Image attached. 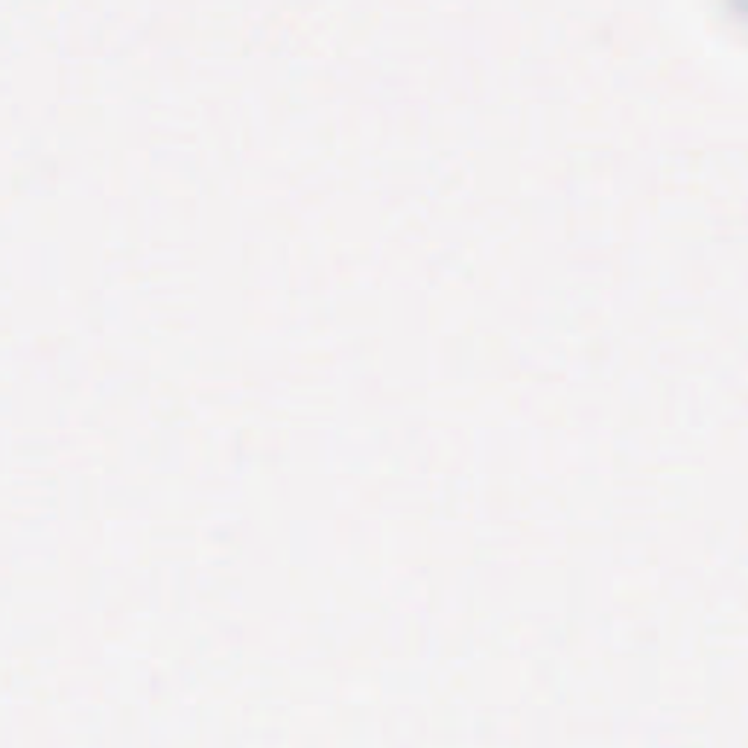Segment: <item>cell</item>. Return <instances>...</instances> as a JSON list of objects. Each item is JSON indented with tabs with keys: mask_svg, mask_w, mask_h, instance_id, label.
Here are the masks:
<instances>
[]
</instances>
